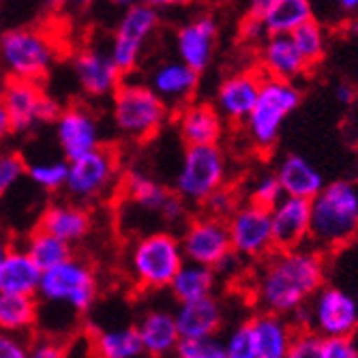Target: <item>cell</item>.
Returning a JSON list of instances; mask_svg holds the SVG:
<instances>
[{
  "label": "cell",
  "mask_w": 358,
  "mask_h": 358,
  "mask_svg": "<svg viewBox=\"0 0 358 358\" xmlns=\"http://www.w3.org/2000/svg\"><path fill=\"white\" fill-rule=\"evenodd\" d=\"M324 283L322 253L309 245L299 249H275L266 257L255 281V303L264 313H299Z\"/></svg>",
  "instance_id": "1"
},
{
  "label": "cell",
  "mask_w": 358,
  "mask_h": 358,
  "mask_svg": "<svg viewBox=\"0 0 358 358\" xmlns=\"http://www.w3.org/2000/svg\"><path fill=\"white\" fill-rule=\"evenodd\" d=\"M358 236V180L337 178L324 185L311 200V232L313 249L329 251L348 245Z\"/></svg>",
  "instance_id": "2"
},
{
  "label": "cell",
  "mask_w": 358,
  "mask_h": 358,
  "mask_svg": "<svg viewBox=\"0 0 358 358\" xmlns=\"http://www.w3.org/2000/svg\"><path fill=\"white\" fill-rule=\"evenodd\" d=\"M303 101V92L294 82H281V80H262V88H259L257 101L247 116L245 131L249 142L257 150H271L279 136L281 129L292 112Z\"/></svg>",
  "instance_id": "3"
},
{
  "label": "cell",
  "mask_w": 358,
  "mask_h": 358,
  "mask_svg": "<svg viewBox=\"0 0 358 358\" xmlns=\"http://www.w3.org/2000/svg\"><path fill=\"white\" fill-rule=\"evenodd\" d=\"M168 106L146 84H120L112 94V122L116 131L131 142H144L157 136L168 122Z\"/></svg>",
  "instance_id": "4"
},
{
  "label": "cell",
  "mask_w": 358,
  "mask_h": 358,
  "mask_svg": "<svg viewBox=\"0 0 358 358\" xmlns=\"http://www.w3.org/2000/svg\"><path fill=\"white\" fill-rule=\"evenodd\" d=\"M185 264L180 238L174 232H150L138 238L129 251V268L138 285L146 289H166Z\"/></svg>",
  "instance_id": "5"
},
{
  "label": "cell",
  "mask_w": 358,
  "mask_h": 358,
  "mask_svg": "<svg viewBox=\"0 0 358 358\" xmlns=\"http://www.w3.org/2000/svg\"><path fill=\"white\" fill-rule=\"evenodd\" d=\"M56 60V45L41 30L13 28L0 35V62L13 80L39 82Z\"/></svg>",
  "instance_id": "6"
},
{
  "label": "cell",
  "mask_w": 358,
  "mask_h": 358,
  "mask_svg": "<svg viewBox=\"0 0 358 358\" xmlns=\"http://www.w3.org/2000/svg\"><path fill=\"white\" fill-rule=\"evenodd\" d=\"M296 315L307 320L305 331L320 339H350L358 329V301L341 287L322 285Z\"/></svg>",
  "instance_id": "7"
},
{
  "label": "cell",
  "mask_w": 358,
  "mask_h": 358,
  "mask_svg": "<svg viewBox=\"0 0 358 358\" xmlns=\"http://www.w3.org/2000/svg\"><path fill=\"white\" fill-rule=\"evenodd\" d=\"M37 296L50 305H64L76 313H86L96 301V277L84 259L71 257L43 271Z\"/></svg>",
  "instance_id": "8"
},
{
  "label": "cell",
  "mask_w": 358,
  "mask_h": 358,
  "mask_svg": "<svg viewBox=\"0 0 358 358\" xmlns=\"http://www.w3.org/2000/svg\"><path fill=\"white\" fill-rule=\"evenodd\" d=\"M225 182V155L219 146H191L185 150L174 178V193L187 204H204Z\"/></svg>",
  "instance_id": "9"
},
{
  "label": "cell",
  "mask_w": 358,
  "mask_h": 358,
  "mask_svg": "<svg viewBox=\"0 0 358 358\" xmlns=\"http://www.w3.org/2000/svg\"><path fill=\"white\" fill-rule=\"evenodd\" d=\"M0 103L5 106L13 131L24 134L30 129L56 122L62 108L41 88L39 82L9 80L0 92Z\"/></svg>",
  "instance_id": "10"
},
{
  "label": "cell",
  "mask_w": 358,
  "mask_h": 358,
  "mask_svg": "<svg viewBox=\"0 0 358 358\" xmlns=\"http://www.w3.org/2000/svg\"><path fill=\"white\" fill-rule=\"evenodd\" d=\"M118 178V155L108 146L69 161L67 193L76 202H96L114 187Z\"/></svg>",
  "instance_id": "11"
},
{
  "label": "cell",
  "mask_w": 358,
  "mask_h": 358,
  "mask_svg": "<svg viewBox=\"0 0 358 358\" xmlns=\"http://www.w3.org/2000/svg\"><path fill=\"white\" fill-rule=\"evenodd\" d=\"M157 26L159 13L148 5H134L122 13L110 48V58L120 73H129L138 67L140 56Z\"/></svg>",
  "instance_id": "12"
},
{
  "label": "cell",
  "mask_w": 358,
  "mask_h": 358,
  "mask_svg": "<svg viewBox=\"0 0 358 358\" xmlns=\"http://www.w3.org/2000/svg\"><path fill=\"white\" fill-rule=\"evenodd\" d=\"M225 225L234 255L247 259H262L273 253L275 241L268 208L255 206L251 202L241 204L232 213V217L225 221Z\"/></svg>",
  "instance_id": "13"
},
{
  "label": "cell",
  "mask_w": 358,
  "mask_h": 358,
  "mask_svg": "<svg viewBox=\"0 0 358 358\" xmlns=\"http://www.w3.org/2000/svg\"><path fill=\"white\" fill-rule=\"evenodd\" d=\"M180 247L185 262L208 266L215 271L232 255V243L225 221L213 219L208 215L189 221L180 236Z\"/></svg>",
  "instance_id": "14"
},
{
  "label": "cell",
  "mask_w": 358,
  "mask_h": 358,
  "mask_svg": "<svg viewBox=\"0 0 358 358\" xmlns=\"http://www.w3.org/2000/svg\"><path fill=\"white\" fill-rule=\"evenodd\" d=\"M54 134L67 164L101 146L99 120H96L92 110L84 106L62 108L60 116L54 122Z\"/></svg>",
  "instance_id": "15"
},
{
  "label": "cell",
  "mask_w": 358,
  "mask_h": 358,
  "mask_svg": "<svg viewBox=\"0 0 358 358\" xmlns=\"http://www.w3.org/2000/svg\"><path fill=\"white\" fill-rule=\"evenodd\" d=\"M219 26L210 15H198L182 24L176 32L178 60L195 73H202L210 67L217 48Z\"/></svg>",
  "instance_id": "16"
},
{
  "label": "cell",
  "mask_w": 358,
  "mask_h": 358,
  "mask_svg": "<svg viewBox=\"0 0 358 358\" xmlns=\"http://www.w3.org/2000/svg\"><path fill=\"white\" fill-rule=\"evenodd\" d=\"M245 17L262 24L266 37H277L292 35L303 24L315 20V13L309 0H253Z\"/></svg>",
  "instance_id": "17"
},
{
  "label": "cell",
  "mask_w": 358,
  "mask_h": 358,
  "mask_svg": "<svg viewBox=\"0 0 358 358\" xmlns=\"http://www.w3.org/2000/svg\"><path fill=\"white\" fill-rule=\"evenodd\" d=\"M262 80L264 76H259L255 71H238L230 78H225L215 94V110L219 112L221 120L243 124L257 101Z\"/></svg>",
  "instance_id": "18"
},
{
  "label": "cell",
  "mask_w": 358,
  "mask_h": 358,
  "mask_svg": "<svg viewBox=\"0 0 358 358\" xmlns=\"http://www.w3.org/2000/svg\"><path fill=\"white\" fill-rule=\"evenodd\" d=\"M275 249L305 247L311 232V202L299 198H283L271 208Z\"/></svg>",
  "instance_id": "19"
},
{
  "label": "cell",
  "mask_w": 358,
  "mask_h": 358,
  "mask_svg": "<svg viewBox=\"0 0 358 358\" xmlns=\"http://www.w3.org/2000/svg\"><path fill=\"white\" fill-rule=\"evenodd\" d=\"M71 69L76 76L78 86L88 96H112L120 84L122 73L116 69L110 54H103L99 50H82L73 56Z\"/></svg>",
  "instance_id": "20"
},
{
  "label": "cell",
  "mask_w": 358,
  "mask_h": 358,
  "mask_svg": "<svg viewBox=\"0 0 358 358\" xmlns=\"http://www.w3.org/2000/svg\"><path fill=\"white\" fill-rule=\"evenodd\" d=\"M200 84V73L189 69L180 60H168L152 71L150 90L170 108H185L191 103Z\"/></svg>",
  "instance_id": "21"
},
{
  "label": "cell",
  "mask_w": 358,
  "mask_h": 358,
  "mask_svg": "<svg viewBox=\"0 0 358 358\" xmlns=\"http://www.w3.org/2000/svg\"><path fill=\"white\" fill-rule=\"evenodd\" d=\"M174 317L180 341H204L215 339L219 333L223 324V309L215 296H206L178 305Z\"/></svg>",
  "instance_id": "22"
},
{
  "label": "cell",
  "mask_w": 358,
  "mask_h": 358,
  "mask_svg": "<svg viewBox=\"0 0 358 358\" xmlns=\"http://www.w3.org/2000/svg\"><path fill=\"white\" fill-rule=\"evenodd\" d=\"M259 62H262L264 78L281 82H294L309 69V64L292 41V35L266 37L259 48Z\"/></svg>",
  "instance_id": "23"
},
{
  "label": "cell",
  "mask_w": 358,
  "mask_h": 358,
  "mask_svg": "<svg viewBox=\"0 0 358 358\" xmlns=\"http://www.w3.org/2000/svg\"><path fill=\"white\" fill-rule=\"evenodd\" d=\"M176 127L187 148L217 146L223 131V120L210 103H189L182 110H178Z\"/></svg>",
  "instance_id": "24"
},
{
  "label": "cell",
  "mask_w": 358,
  "mask_h": 358,
  "mask_svg": "<svg viewBox=\"0 0 358 358\" xmlns=\"http://www.w3.org/2000/svg\"><path fill=\"white\" fill-rule=\"evenodd\" d=\"M277 180L281 185V191L287 198H299V200H313L315 195L324 189V176L322 172L311 164L303 155L289 152L285 155L275 170Z\"/></svg>",
  "instance_id": "25"
},
{
  "label": "cell",
  "mask_w": 358,
  "mask_h": 358,
  "mask_svg": "<svg viewBox=\"0 0 358 358\" xmlns=\"http://www.w3.org/2000/svg\"><path fill=\"white\" fill-rule=\"evenodd\" d=\"M90 213L80 204H52L39 219V230L73 247L90 232Z\"/></svg>",
  "instance_id": "26"
},
{
  "label": "cell",
  "mask_w": 358,
  "mask_h": 358,
  "mask_svg": "<svg viewBox=\"0 0 358 358\" xmlns=\"http://www.w3.org/2000/svg\"><path fill=\"white\" fill-rule=\"evenodd\" d=\"M253 341H255V358H285L294 339V329L281 315L259 313L249 320Z\"/></svg>",
  "instance_id": "27"
},
{
  "label": "cell",
  "mask_w": 358,
  "mask_h": 358,
  "mask_svg": "<svg viewBox=\"0 0 358 358\" xmlns=\"http://www.w3.org/2000/svg\"><path fill=\"white\" fill-rule=\"evenodd\" d=\"M144 354L150 356H166L176 350L180 343V335L176 329V317L172 311L152 309L148 311L136 327Z\"/></svg>",
  "instance_id": "28"
},
{
  "label": "cell",
  "mask_w": 358,
  "mask_h": 358,
  "mask_svg": "<svg viewBox=\"0 0 358 358\" xmlns=\"http://www.w3.org/2000/svg\"><path fill=\"white\" fill-rule=\"evenodd\" d=\"M41 275L39 266L24 249H11L7 262L0 268V294L37 296Z\"/></svg>",
  "instance_id": "29"
},
{
  "label": "cell",
  "mask_w": 358,
  "mask_h": 358,
  "mask_svg": "<svg viewBox=\"0 0 358 358\" xmlns=\"http://www.w3.org/2000/svg\"><path fill=\"white\" fill-rule=\"evenodd\" d=\"M215 283H217V271L215 268L185 262L180 266V271L176 273V277L172 279L170 292H172V296L178 301V305H182V303L213 296Z\"/></svg>",
  "instance_id": "30"
},
{
  "label": "cell",
  "mask_w": 358,
  "mask_h": 358,
  "mask_svg": "<svg viewBox=\"0 0 358 358\" xmlns=\"http://www.w3.org/2000/svg\"><path fill=\"white\" fill-rule=\"evenodd\" d=\"M124 195L136 208L161 215L174 193L144 172H129L124 178Z\"/></svg>",
  "instance_id": "31"
},
{
  "label": "cell",
  "mask_w": 358,
  "mask_h": 358,
  "mask_svg": "<svg viewBox=\"0 0 358 358\" xmlns=\"http://www.w3.org/2000/svg\"><path fill=\"white\" fill-rule=\"evenodd\" d=\"M39 317V305L35 296L0 294V333L17 335L32 331Z\"/></svg>",
  "instance_id": "32"
},
{
  "label": "cell",
  "mask_w": 358,
  "mask_h": 358,
  "mask_svg": "<svg viewBox=\"0 0 358 358\" xmlns=\"http://www.w3.org/2000/svg\"><path fill=\"white\" fill-rule=\"evenodd\" d=\"M92 348L96 358H138L144 354L136 327H120L96 333Z\"/></svg>",
  "instance_id": "33"
},
{
  "label": "cell",
  "mask_w": 358,
  "mask_h": 358,
  "mask_svg": "<svg viewBox=\"0 0 358 358\" xmlns=\"http://www.w3.org/2000/svg\"><path fill=\"white\" fill-rule=\"evenodd\" d=\"M24 251L28 253V257L39 266V271H50L62 262H67V259L73 257V249L45 232H41L39 227L35 232H32L26 241V247Z\"/></svg>",
  "instance_id": "34"
},
{
  "label": "cell",
  "mask_w": 358,
  "mask_h": 358,
  "mask_svg": "<svg viewBox=\"0 0 358 358\" xmlns=\"http://www.w3.org/2000/svg\"><path fill=\"white\" fill-rule=\"evenodd\" d=\"M292 41H294L296 50L301 52L309 67L320 62L324 52H327V32H324V26L315 20L303 24L299 30L292 32Z\"/></svg>",
  "instance_id": "35"
},
{
  "label": "cell",
  "mask_w": 358,
  "mask_h": 358,
  "mask_svg": "<svg viewBox=\"0 0 358 358\" xmlns=\"http://www.w3.org/2000/svg\"><path fill=\"white\" fill-rule=\"evenodd\" d=\"M67 174H69V164L60 159H50V161H37V164L26 166V176L43 191H60L67 185Z\"/></svg>",
  "instance_id": "36"
},
{
  "label": "cell",
  "mask_w": 358,
  "mask_h": 358,
  "mask_svg": "<svg viewBox=\"0 0 358 358\" xmlns=\"http://www.w3.org/2000/svg\"><path fill=\"white\" fill-rule=\"evenodd\" d=\"M283 198L281 185L277 180L275 172H264L259 174L251 185H249V202L262 208H273L279 200Z\"/></svg>",
  "instance_id": "37"
},
{
  "label": "cell",
  "mask_w": 358,
  "mask_h": 358,
  "mask_svg": "<svg viewBox=\"0 0 358 358\" xmlns=\"http://www.w3.org/2000/svg\"><path fill=\"white\" fill-rule=\"evenodd\" d=\"M225 358H255V341H253V331L251 324L243 322L225 337L221 343Z\"/></svg>",
  "instance_id": "38"
},
{
  "label": "cell",
  "mask_w": 358,
  "mask_h": 358,
  "mask_svg": "<svg viewBox=\"0 0 358 358\" xmlns=\"http://www.w3.org/2000/svg\"><path fill=\"white\" fill-rule=\"evenodd\" d=\"M241 206V200L234 189L230 187H221L217 189L210 198L204 202V208H206V215L213 217V219H219V221H227L232 217V213Z\"/></svg>",
  "instance_id": "39"
},
{
  "label": "cell",
  "mask_w": 358,
  "mask_h": 358,
  "mask_svg": "<svg viewBox=\"0 0 358 358\" xmlns=\"http://www.w3.org/2000/svg\"><path fill=\"white\" fill-rule=\"evenodd\" d=\"M26 174V164L17 152L0 150V195L9 193Z\"/></svg>",
  "instance_id": "40"
},
{
  "label": "cell",
  "mask_w": 358,
  "mask_h": 358,
  "mask_svg": "<svg viewBox=\"0 0 358 358\" xmlns=\"http://www.w3.org/2000/svg\"><path fill=\"white\" fill-rule=\"evenodd\" d=\"M174 352H176L178 358H225L223 345L217 339L180 341Z\"/></svg>",
  "instance_id": "41"
},
{
  "label": "cell",
  "mask_w": 358,
  "mask_h": 358,
  "mask_svg": "<svg viewBox=\"0 0 358 358\" xmlns=\"http://www.w3.org/2000/svg\"><path fill=\"white\" fill-rule=\"evenodd\" d=\"M320 345H322V339L317 335H313L311 331H303L292 339V345L285 358H317Z\"/></svg>",
  "instance_id": "42"
},
{
  "label": "cell",
  "mask_w": 358,
  "mask_h": 358,
  "mask_svg": "<svg viewBox=\"0 0 358 358\" xmlns=\"http://www.w3.org/2000/svg\"><path fill=\"white\" fill-rule=\"evenodd\" d=\"M28 358H69L67 348L54 337H39L28 345Z\"/></svg>",
  "instance_id": "43"
},
{
  "label": "cell",
  "mask_w": 358,
  "mask_h": 358,
  "mask_svg": "<svg viewBox=\"0 0 358 358\" xmlns=\"http://www.w3.org/2000/svg\"><path fill=\"white\" fill-rule=\"evenodd\" d=\"M317 358H358L352 339H322Z\"/></svg>",
  "instance_id": "44"
},
{
  "label": "cell",
  "mask_w": 358,
  "mask_h": 358,
  "mask_svg": "<svg viewBox=\"0 0 358 358\" xmlns=\"http://www.w3.org/2000/svg\"><path fill=\"white\" fill-rule=\"evenodd\" d=\"M0 358H28V345L17 335L0 333Z\"/></svg>",
  "instance_id": "45"
},
{
  "label": "cell",
  "mask_w": 358,
  "mask_h": 358,
  "mask_svg": "<svg viewBox=\"0 0 358 358\" xmlns=\"http://www.w3.org/2000/svg\"><path fill=\"white\" fill-rule=\"evenodd\" d=\"M241 28H243L241 32H243L245 39H249V41H262V43L266 41V32H264V28H262V24H259V22L245 17Z\"/></svg>",
  "instance_id": "46"
},
{
  "label": "cell",
  "mask_w": 358,
  "mask_h": 358,
  "mask_svg": "<svg viewBox=\"0 0 358 358\" xmlns=\"http://www.w3.org/2000/svg\"><path fill=\"white\" fill-rule=\"evenodd\" d=\"M356 96H358V92H356V88H354L350 82L337 84V88H335V99H337L341 106H352V103L356 101Z\"/></svg>",
  "instance_id": "47"
},
{
  "label": "cell",
  "mask_w": 358,
  "mask_h": 358,
  "mask_svg": "<svg viewBox=\"0 0 358 358\" xmlns=\"http://www.w3.org/2000/svg\"><path fill=\"white\" fill-rule=\"evenodd\" d=\"M13 134V127H11V120H9V114L5 110V106L0 103V146L5 144V140Z\"/></svg>",
  "instance_id": "48"
},
{
  "label": "cell",
  "mask_w": 358,
  "mask_h": 358,
  "mask_svg": "<svg viewBox=\"0 0 358 358\" xmlns=\"http://www.w3.org/2000/svg\"><path fill=\"white\" fill-rule=\"evenodd\" d=\"M337 9H339L341 15L354 17V15H358V0H339V3H337Z\"/></svg>",
  "instance_id": "49"
},
{
  "label": "cell",
  "mask_w": 358,
  "mask_h": 358,
  "mask_svg": "<svg viewBox=\"0 0 358 358\" xmlns=\"http://www.w3.org/2000/svg\"><path fill=\"white\" fill-rule=\"evenodd\" d=\"M11 249H13V247H11L5 238H0V268H3V264L7 262V257H9Z\"/></svg>",
  "instance_id": "50"
},
{
  "label": "cell",
  "mask_w": 358,
  "mask_h": 358,
  "mask_svg": "<svg viewBox=\"0 0 358 358\" xmlns=\"http://www.w3.org/2000/svg\"><path fill=\"white\" fill-rule=\"evenodd\" d=\"M354 140L358 144V116H356V122H354Z\"/></svg>",
  "instance_id": "51"
}]
</instances>
